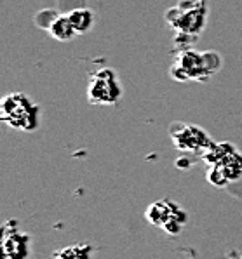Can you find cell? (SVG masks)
<instances>
[{
    "mask_svg": "<svg viewBox=\"0 0 242 259\" xmlns=\"http://www.w3.org/2000/svg\"><path fill=\"white\" fill-rule=\"evenodd\" d=\"M0 118L18 131H35L41 120V108L23 93H11L0 101Z\"/></svg>",
    "mask_w": 242,
    "mask_h": 259,
    "instance_id": "6da1fadb",
    "label": "cell"
},
{
    "mask_svg": "<svg viewBox=\"0 0 242 259\" xmlns=\"http://www.w3.org/2000/svg\"><path fill=\"white\" fill-rule=\"evenodd\" d=\"M206 153V160L211 164L208 179L216 186H225L237 179L242 172V155L232 145H211Z\"/></svg>",
    "mask_w": 242,
    "mask_h": 259,
    "instance_id": "7a4b0ae2",
    "label": "cell"
},
{
    "mask_svg": "<svg viewBox=\"0 0 242 259\" xmlns=\"http://www.w3.org/2000/svg\"><path fill=\"white\" fill-rule=\"evenodd\" d=\"M214 58H218L214 53L199 54L186 51V53L180 54L171 73L176 77V80H202V78L213 75L220 66V61L211 63V59Z\"/></svg>",
    "mask_w": 242,
    "mask_h": 259,
    "instance_id": "3957f363",
    "label": "cell"
},
{
    "mask_svg": "<svg viewBox=\"0 0 242 259\" xmlns=\"http://www.w3.org/2000/svg\"><path fill=\"white\" fill-rule=\"evenodd\" d=\"M122 87L110 68H101L91 75L87 85V101L91 105H115L120 99Z\"/></svg>",
    "mask_w": 242,
    "mask_h": 259,
    "instance_id": "277c9868",
    "label": "cell"
},
{
    "mask_svg": "<svg viewBox=\"0 0 242 259\" xmlns=\"http://www.w3.org/2000/svg\"><path fill=\"white\" fill-rule=\"evenodd\" d=\"M146 219L166 233L178 235L186 223V212L173 200H158L146 209Z\"/></svg>",
    "mask_w": 242,
    "mask_h": 259,
    "instance_id": "5b68a950",
    "label": "cell"
},
{
    "mask_svg": "<svg viewBox=\"0 0 242 259\" xmlns=\"http://www.w3.org/2000/svg\"><path fill=\"white\" fill-rule=\"evenodd\" d=\"M171 138L178 150L190 151V153L199 150H208L213 145L206 131H202L197 125H190V123H174V125H171Z\"/></svg>",
    "mask_w": 242,
    "mask_h": 259,
    "instance_id": "8992f818",
    "label": "cell"
},
{
    "mask_svg": "<svg viewBox=\"0 0 242 259\" xmlns=\"http://www.w3.org/2000/svg\"><path fill=\"white\" fill-rule=\"evenodd\" d=\"M28 244L30 237L18 230L9 232L7 225L2 230V256L11 259H23L28 256Z\"/></svg>",
    "mask_w": 242,
    "mask_h": 259,
    "instance_id": "52a82bcc",
    "label": "cell"
},
{
    "mask_svg": "<svg viewBox=\"0 0 242 259\" xmlns=\"http://www.w3.org/2000/svg\"><path fill=\"white\" fill-rule=\"evenodd\" d=\"M49 33H51V37L56 38L59 42H68L78 35L73 23L70 21L68 14H61V16H58V18H54L53 23L49 25Z\"/></svg>",
    "mask_w": 242,
    "mask_h": 259,
    "instance_id": "ba28073f",
    "label": "cell"
},
{
    "mask_svg": "<svg viewBox=\"0 0 242 259\" xmlns=\"http://www.w3.org/2000/svg\"><path fill=\"white\" fill-rule=\"evenodd\" d=\"M70 21L73 23L77 33H86L91 30L94 23V16L89 9H73L71 13H68Z\"/></svg>",
    "mask_w": 242,
    "mask_h": 259,
    "instance_id": "9c48e42d",
    "label": "cell"
},
{
    "mask_svg": "<svg viewBox=\"0 0 242 259\" xmlns=\"http://www.w3.org/2000/svg\"><path fill=\"white\" fill-rule=\"evenodd\" d=\"M91 247L89 245H75V247H68V249H65V250H59V252H56L54 256H58V257H89V254H91Z\"/></svg>",
    "mask_w": 242,
    "mask_h": 259,
    "instance_id": "30bf717a",
    "label": "cell"
}]
</instances>
